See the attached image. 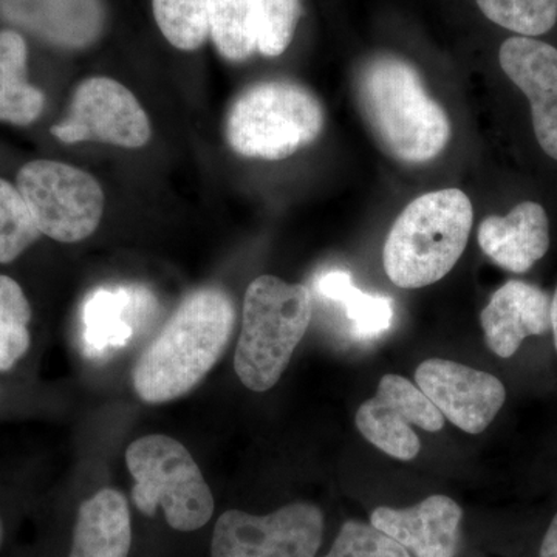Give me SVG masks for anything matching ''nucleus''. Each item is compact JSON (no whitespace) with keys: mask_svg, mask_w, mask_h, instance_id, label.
I'll return each instance as SVG.
<instances>
[{"mask_svg":"<svg viewBox=\"0 0 557 557\" xmlns=\"http://www.w3.org/2000/svg\"><path fill=\"white\" fill-rule=\"evenodd\" d=\"M236 324L233 300L223 289H196L183 299L132 372L138 397L161 405L193 391L214 368Z\"/></svg>","mask_w":557,"mask_h":557,"instance_id":"f257e3e1","label":"nucleus"},{"mask_svg":"<svg viewBox=\"0 0 557 557\" xmlns=\"http://www.w3.org/2000/svg\"><path fill=\"white\" fill-rule=\"evenodd\" d=\"M357 94L362 116L395 159L428 163L448 146V115L429 97L409 62L388 54L366 62L358 73Z\"/></svg>","mask_w":557,"mask_h":557,"instance_id":"f03ea898","label":"nucleus"},{"mask_svg":"<svg viewBox=\"0 0 557 557\" xmlns=\"http://www.w3.org/2000/svg\"><path fill=\"white\" fill-rule=\"evenodd\" d=\"M471 200L450 188L417 197L395 220L383 249L387 277L399 288H423L456 267L471 234Z\"/></svg>","mask_w":557,"mask_h":557,"instance_id":"7ed1b4c3","label":"nucleus"},{"mask_svg":"<svg viewBox=\"0 0 557 557\" xmlns=\"http://www.w3.org/2000/svg\"><path fill=\"white\" fill-rule=\"evenodd\" d=\"M311 321L306 285L259 276L245 293L234 369L245 387L267 392L284 375Z\"/></svg>","mask_w":557,"mask_h":557,"instance_id":"20e7f679","label":"nucleus"},{"mask_svg":"<svg viewBox=\"0 0 557 557\" xmlns=\"http://www.w3.org/2000/svg\"><path fill=\"white\" fill-rule=\"evenodd\" d=\"M324 129V109L311 91L288 81L249 87L226 119L231 149L248 159L284 160Z\"/></svg>","mask_w":557,"mask_h":557,"instance_id":"39448f33","label":"nucleus"},{"mask_svg":"<svg viewBox=\"0 0 557 557\" xmlns=\"http://www.w3.org/2000/svg\"><path fill=\"white\" fill-rule=\"evenodd\" d=\"M126 463L135 483L132 497L143 515L163 508L174 530L189 533L207 525L214 498L189 450L168 435L138 438L126 450Z\"/></svg>","mask_w":557,"mask_h":557,"instance_id":"423d86ee","label":"nucleus"},{"mask_svg":"<svg viewBox=\"0 0 557 557\" xmlns=\"http://www.w3.org/2000/svg\"><path fill=\"white\" fill-rule=\"evenodd\" d=\"M17 189L42 236L76 244L100 225L104 193L89 172L53 160H35L17 174Z\"/></svg>","mask_w":557,"mask_h":557,"instance_id":"0eeeda50","label":"nucleus"},{"mask_svg":"<svg viewBox=\"0 0 557 557\" xmlns=\"http://www.w3.org/2000/svg\"><path fill=\"white\" fill-rule=\"evenodd\" d=\"M322 534L324 515L309 502L267 516L230 509L215 523L211 557H314Z\"/></svg>","mask_w":557,"mask_h":557,"instance_id":"6e6552de","label":"nucleus"},{"mask_svg":"<svg viewBox=\"0 0 557 557\" xmlns=\"http://www.w3.org/2000/svg\"><path fill=\"white\" fill-rule=\"evenodd\" d=\"M60 141H100L120 148L148 145L150 121L126 86L106 76L83 81L70 102L67 119L51 127Z\"/></svg>","mask_w":557,"mask_h":557,"instance_id":"1a4fd4ad","label":"nucleus"},{"mask_svg":"<svg viewBox=\"0 0 557 557\" xmlns=\"http://www.w3.org/2000/svg\"><path fill=\"white\" fill-rule=\"evenodd\" d=\"M355 423L373 446L387 456L409 461L421 449L412 426L438 432L445 426V417L417 384L388 373L380 380L375 397L359 406Z\"/></svg>","mask_w":557,"mask_h":557,"instance_id":"9d476101","label":"nucleus"},{"mask_svg":"<svg viewBox=\"0 0 557 557\" xmlns=\"http://www.w3.org/2000/svg\"><path fill=\"white\" fill-rule=\"evenodd\" d=\"M416 383L446 420L472 435L493 423L507 399V388L496 376L450 359L421 362Z\"/></svg>","mask_w":557,"mask_h":557,"instance_id":"9b49d317","label":"nucleus"},{"mask_svg":"<svg viewBox=\"0 0 557 557\" xmlns=\"http://www.w3.org/2000/svg\"><path fill=\"white\" fill-rule=\"evenodd\" d=\"M498 62L528 98L534 134L542 150L557 161V49L527 36L502 44Z\"/></svg>","mask_w":557,"mask_h":557,"instance_id":"f8f14e48","label":"nucleus"},{"mask_svg":"<svg viewBox=\"0 0 557 557\" xmlns=\"http://www.w3.org/2000/svg\"><path fill=\"white\" fill-rule=\"evenodd\" d=\"M463 511L448 496H431L416 507L376 508L370 523L403 545L412 557H456Z\"/></svg>","mask_w":557,"mask_h":557,"instance_id":"ddd939ff","label":"nucleus"},{"mask_svg":"<svg viewBox=\"0 0 557 557\" xmlns=\"http://www.w3.org/2000/svg\"><path fill=\"white\" fill-rule=\"evenodd\" d=\"M480 322L487 348L498 358H511L528 336L552 330V296L536 285L509 281L494 293Z\"/></svg>","mask_w":557,"mask_h":557,"instance_id":"4468645a","label":"nucleus"},{"mask_svg":"<svg viewBox=\"0 0 557 557\" xmlns=\"http://www.w3.org/2000/svg\"><path fill=\"white\" fill-rule=\"evenodd\" d=\"M479 245L500 269L522 274L547 255L549 222L536 201H522L508 215H490L480 223Z\"/></svg>","mask_w":557,"mask_h":557,"instance_id":"2eb2a0df","label":"nucleus"},{"mask_svg":"<svg viewBox=\"0 0 557 557\" xmlns=\"http://www.w3.org/2000/svg\"><path fill=\"white\" fill-rule=\"evenodd\" d=\"M0 13L39 38L67 49L89 46L102 25L97 0H0Z\"/></svg>","mask_w":557,"mask_h":557,"instance_id":"dca6fc26","label":"nucleus"},{"mask_svg":"<svg viewBox=\"0 0 557 557\" xmlns=\"http://www.w3.org/2000/svg\"><path fill=\"white\" fill-rule=\"evenodd\" d=\"M131 545V511L123 494L106 487L83 502L69 557H127Z\"/></svg>","mask_w":557,"mask_h":557,"instance_id":"f3484780","label":"nucleus"},{"mask_svg":"<svg viewBox=\"0 0 557 557\" xmlns=\"http://www.w3.org/2000/svg\"><path fill=\"white\" fill-rule=\"evenodd\" d=\"M150 295L141 288L97 289L84 302V347L91 358L126 346L134 335L135 309L148 306Z\"/></svg>","mask_w":557,"mask_h":557,"instance_id":"a211bd4d","label":"nucleus"},{"mask_svg":"<svg viewBox=\"0 0 557 557\" xmlns=\"http://www.w3.org/2000/svg\"><path fill=\"white\" fill-rule=\"evenodd\" d=\"M28 46L20 32L0 30V121L28 126L42 113L46 98L27 79Z\"/></svg>","mask_w":557,"mask_h":557,"instance_id":"6ab92c4d","label":"nucleus"},{"mask_svg":"<svg viewBox=\"0 0 557 557\" xmlns=\"http://www.w3.org/2000/svg\"><path fill=\"white\" fill-rule=\"evenodd\" d=\"M317 292L322 298L339 304L350 321L351 332L359 339L383 335L394 321V302L387 296L369 295L355 287L346 270H329L317 278Z\"/></svg>","mask_w":557,"mask_h":557,"instance_id":"aec40b11","label":"nucleus"},{"mask_svg":"<svg viewBox=\"0 0 557 557\" xmlns=\"http://www.w3.org/2000/svg\"><path fill=\"white\" fill-rule=\"evenodd\" d=\"M262 0H208L209 38L226 61L248 60L258 50Z\"/></svg>","mask_w":557,"mask_h":557,"instance_id":"412c9836","label":"nucleus"},{"mask_svg":"<svg viewBox=\"0 0 557 557\" xmlns=\"http://www.w3.org/2000/svg\"><path fill=\"white\" fill-rule=\"evenodd\" d=\"M32 306L14 278L0 274V372H9L30 350Z\"/></svg>","mask_w":557,"mask_h":557,"instance_id":"4be33fe9","label":"nucleus"},{"mask_svg":"<svg viewBox=\"0 0 557 557\" xmlns=\"http://www.w3.org/2000/svg\"><path fill=\"white\" fill-rule=\"evenodd\" d=\"M157 27L170 46L197 51L209 38L208 0H150Z\"/></svg>","mask_w":557,"mask_h":557,"instance_id":"5701e85b","label":"nucleus"},{"mask_svg":"<svg viewBox=\"0 0 557 557\" xmlns=\"http://www.w3.org/2000/svg\"><path fill=\"white\" fill-rule=\"evenodd\" d=\"M42 236L17 186L0 178V263L20 258Z\"/></svg>","mask_w":557,"mask_h":557,"instance_id":"b1692460","label":"nucleus"},{"mask_svg":"<svg viewBox=\"0 0 557 557\" xmlns=\"http://www.w3.org/2000/svg\"><path fill=\"white\" fill-rule=\"evenodd\" d=\"M478 5L487 20L527 38L545 35L557 22V0H478Z\"/></svg>","mask_w":557,"mask_h":557,"instance_id":"393cba45","label":"nucleus"},{"mask_svg":"<svg viewBox=\"0 0 557 557\" xmlns=\"http://www.w3.org/2000/svg\"><path fill=\"white\" fill-rule=\"evenodd\" d=\"M324 557H412L397 541L372 523L347 520Z\"/></svg>","mask_w":557,"mask_h":557,"instance_id":"a878e982","label":"nucleus"},{"mask_svg":"<svg viewBox=\"0 0 557 557\" xmlns=\"http://www.w3.org/2000/svg\"><path fill=\"white\" fill-rule=\"evenodd\" d=\"M300 16V0H262L258 51L281 57L292 44Z\"/></svg>","mask_w":557,"mask_h":557,"instance_id":"bb28decb","label":"nucleus"},{"mask_svg":"<svg viewBox=\"0 0 557 557\" xmlns=\"http://www.w3.org/2000/svg\"><path fill=\"white\" fill-rule=\"evenodd\" d=\"M541 557H557V515L549 523L541 545Z\"/></svg>","mask_w":557,"mask_h":557,"instance_id":"cd10ccee","label":"nucleus"},{"mask_svg":"<svg viewBox=\"0 0 557 557\" xmlns=\"http://www.w3.org/2000/svg\"><path fill=\"white\" fill-rule=\"evenodd\" d=\"M552 332L553 338H555V346L557 350V288L555 296L552 298Z\"/></svg>","mask_w":557,"mask_h":557,"instance_id":"c85d7f7f","label":"nucleus"},{"mask_svg":"<svg viewBox=\"0 0 557 557\" xmlns=\"http://www.w3.org/2000/svg\"><path fill=\"white\" fill-rule=\"evenodd\" d=\"M0 542H2V525H0Z\"/></svg>","mask_w":557,"mask_h":557,"instance_id":"c756f323","label":"nucleus"}]
</instances>
